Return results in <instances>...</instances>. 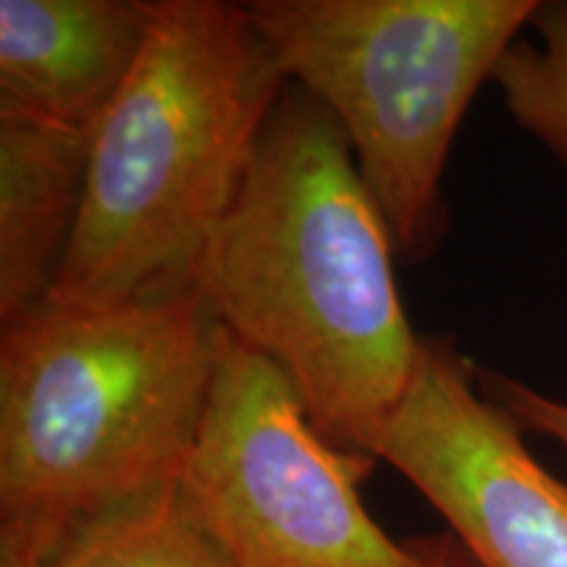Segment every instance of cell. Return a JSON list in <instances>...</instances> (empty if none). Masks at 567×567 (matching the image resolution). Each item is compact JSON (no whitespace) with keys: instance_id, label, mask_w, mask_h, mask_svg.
<instances>
[{"instance_id":"6da1fadb","label":"cell","mask_w":567,"mask_h":567,"mask_svg":"<svg viewBox=\"0 0 567 567\" xmlns=\"http://www.w3.org/2000/svg\"><path fill=\"white\" fill-rule=\"evenodd\" d=\"M394 252L342 126L287 82L189 287L213 321L287 375L326 442L371 455L421 350Z\"/></svg>"},{"instance_id":"7a4b0ae2","label":"cell","mask_w":567,"mask_h":567,"mask_svg":"<svg viewBox=\"0 0 567 567\" xmlns=\"http://www.w3.org/2000/svg\"><path fill=\"white\" fill-rule=\"evenodd\" d=\"M216 371L193 287L111 308L42 300L0 329V567H34L179 481Z\"/></svg>"},{"instance_id":"3957f363","label":"cell","mask_w":567,"mask_h":567,"mask_svg":"<svg viewBox=\"0 0 567 567\" xmlns=\"http://www.w3.org/2000/svg\"><path fill=\"white\" fill-rule=\"evenodd\" d=\"M287 80L245 6L155 0L92 134L80 221L45 300L111 308L187 287Z\"/></svg>"},{"instance_id":"277c9868","label":"cell","mask_w":567,"mask_h":567,"mask_svg":"<svg viewBox=\"0 0 567 567\" xmlns=\"http://www.w3.org/2000/svg\"><path fill=\"white\" fill-rule=\"evenodd\" d=\"M538 0H255L245 3L281 76L350 142L402 258L444 229L442 176L481 84Z\"/></svg>"},{"instance_id":"5b68a950","label":"cell","mask_w":567,"mask_h":567,"mask_svg":"<svg viewBox=\"0 0 567 567\" xmlns=\"http://www.w3.org/2000/svg\"><path fill=\"white\" fill-rule=\"evenodd\" d=\"M373 463L326 442L287 375L216 323V371L176 488L224 567H478L457 538L384 534L360 499Z\"/></svg>"},{"instance_id":"8992f818","label":"cell","mask_w":567,"mask_h":567,"mask_svg":"<svg viewBox=\"0 0 567 567\" xmlns=\"http://www.w3.org/2000/svg\"><path fill=\"white\" fill-rule=\"evenodd\" d=\"M371 455L442 513L478 567H567V484L530 455L450 337H421L405 400Z\"/></svg>"},{"instance_id":"52a82bcc","label":"cell","mask_w":567,"mask_h":567,"mask_svg":"<svg viewBox=\"0 0 567 567\" xmlns=\"http://www.w3.org/2000/svg\"><path fill=\"white\" fill-rule=\"evenodd\" d=\"M155 0H0V113L95 132L132 74Z\"/></svg>"},{"instance_id":"ba28073f","label":"cell","mask_w":567,"mask_h":567,"mask_svg":"<svg viewBox=\"0 0 567 567\" xmlns=\"http://www.w3.org/2000/svg\"><path fill=\"white\" fill-rule=\"evenodd\" d=\"M92 134L0 113V323L51 295L80 221Z\"/></svg>"},{"instance_id":"9c48e42d","label":"cell","mask_w":567,"mask_h":567,"mask_svg":"<svg viewBox=\"0 0 567 567\" xmlns=\"http://www.w3.org/2000/svg\"><path fill=\"white\" fill-rule=\"evenodd\" d=\"M34 567H224L176 484L111 509Z\"/></svg>"},{"instance_id":"30bf717a","label":"cell","mask_w":567,"mask_h":567,"mask_svg":"<svg viewBox=\"0 0 567 567\" xmlns=\"http://www.w3.org/2000/svg\"><path fill=\"white\" fill-rule=\"evenodd\" d=\"M528 27L538 32V45L515 40L492 82L515 122L567 163V0H538Z\"/></svg>"},{"instance_id":"8fae6325","label":"cell","mask_w":567,"mask_h":567,"mask_svg":"<svg viewBox=\"0 0 567 567\" xmlns=\"http://www.w3.org/2000/svg\"><path fill=\"white\" fill-rule=\"evenodd\" d=\"M478 386L494 405H499L523 431L549 436L567 446V402L547 396L509 375L476 368Z\"/></svg>"}]
</instances>
